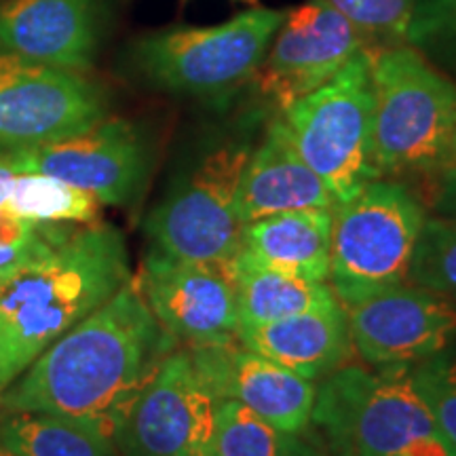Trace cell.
I'll list each match as a JSON object with an SVG mask.
<instances>
[{"label": "cell", "instance_id": "6da1fadb", "mask_svg": "<svg viewBox=\"0 0 456 456\" xmlns=\"http://www.w3.org/2000/svg\"><path fill=\"white\" fill-rule=\"evenodd\" d=\"M174 346L131 277L34 359L0 395V410L64 416L112 440L125 406Z\"/></svg>", "mask_w": 456, "mask_h": 456}, {"label": "cell", "instance_id": "7a4b0ae2", "mask_svg": "<svg viewBox=\"0 0 456 456\" xmlns=\"http://www.w3.org/2000/svg\"><path fill=\"white\" fill-rule=\"evenodd\" d=\"M129 279L125 237L108 224L72 231L49 252L0 275V336L13 380Z\"/></svg>", "mask_w": 456, "mask_h": 456}, {"label": "cell", "instance_id": "3957f363", "mask_svg": "<svg viewBox=\"0 0 456 456\" xmlns=\"http://www.w3.org/2000/svg\"><path fill=\"white\" fill-rule=\"evenodd\" d=\"M370 53L372 159L379 175L442 171L456 127V85L412 45Z\"/></svg>", "mask_w": 456, "mask_h": 456}, {"label": "cell", "instance_id": "277c9868", "mask_svg": "<svg viewBox=\"0 0 456 456\" xmlns=\"http://www.w3.org/2000/svg\"><path fill=\"white\" fill-rule=\"evenodd\" d=\"M285 11L254 7L203 28H169L131 47V66L152 87L195 98H222L252 81Z\"/></svg>", "mask_w": 456, "mask_h": 456}, {"label": "cell", "instance_id": "5b68a950", "mask_svg": "<svg viewBox=\"0 0 456 456\" xmlns=\"http://www.w3.org/2000/svg\"><path fill=\"white\" fill-rule=\"evenodd\" d=\"M252 148L245 134L224 135L171 182L146 218L155 252L180 260L235 262L243 232L235 199Z\"/></svg>", "mask_w": 456, "mask_h": 456}, {"label": "cell", "instance_id": "8992f818", "mask_svg": "<svg viewBox=\"0 0 456 456\" xmlns=\"http://www.w3.org/2000/svg\"><path fill=\"white\" fill-rule=\"evenodd\" d=\"M427 216L408 186L372 180L334 209L330 288L346 306L403 285Z\"/></svg>", "mask_w": 456, "mask_h": 456}, {"label": "cell", "instance_id": "52a82bcc", "mask_svg": "<svg viewBox=\"0 0 456 456\" xmlns=\"http://www.w3.org/2000/svg\"><path fill=\"white\" fill-rule=\"evenodd\" d=\"M372 53L359 51L326 85L296 100L283 121L300 157L338 203L380 178L372 159Z\"/></svg>", "mask_w": 456, "mask_h": 456}, {"label": "cell", "instance_id": "ba28073f", "mask_svg": "<svg viewBox=\"0 0 456 456\" xmlns=\"http://www.w3.org/2000/svg\"><path fill=\"white\" fill-rule=\"evenodd\" d=\"M410 368L368 372L340 366L326 376L317 387L311 423L322 431L330 456H393L442 433L414 389Z\"/></svg>", "mask_w": 456, "mask_h": 456}, {"label": "cell", "instance_id": "9c48e42d", "mask_svg": "<svg viewBox=\"0 0 456 456\" xmlns=\"http://www.w3.org/2000/svg\"><path fill=\"white\" fill-rule=\"evenodd\" d=\"M106 112V91L83 72L0 49V152L70 138Z\"/></svg>", "mask_w": 456, "mask_h": 456}, {"label": "cell", "instance_id": "30bf717a", "mask_svg": "<svg viewBox=\"0 0 456 456\" xmlns=\"http://www.w3.org/2000/svg\"><path fill=\"white\" fill-rule=\"evenodd\" d=\"M214 412L191 351H171L118 416L114 446L121 456H192L214 442Z\"/></svg>", "mask_w": 456, "mask_h": 456}, {"label": "cell", "instance_id": "8fae6325", "mask_svg": "<svg viewBox=\"0 0 456 456\" xmlns=\"http://www.w3.org/2000/svg\"><path fill=\"white\" fill-rule=\"evenodd\" d=\"M138 285L157 322L191 346L224 345L239 336L232 262L180 260L151 249Z\"/></svg>", "mask_w": 456, "mask_h": 456}, {"label": "cell", "instance_id": "7c38bea8", "mask_svg": "<svg viewBox=\"0 0 456 456\" xmlns=\"http://www.w3.org/2000/svg\"><path fill=\"white\" fill-rule=\"evenodd\" d=\"M17 174H43L83 188L106 205H125L140 192L148 171V148L127 121H100L70 138L0 152Z\"/></svg>", "mask_w": 456, "mask_h": 456}, {"label": "cell", "instance_id": "4fadbf2b", "mask_svg": "<svg viewBox=\"0 0 456 456\" xmlns=\"http://www.w3.org/2000/svg\"><path fill=\"white\" fill-rule=\"evenodd\" d=\"M368 41L355 26L323 0L285 11L265 60L256 70L262 94L279 110L326 85Z\"/></svg>", "mask_w": 456, "mask_h": 456}, {"label": "cell", "instance_id": "5bb4252c", "mask_svg": "<svg viewBox=\"0 0 456 456\" xmlns=\"http://www.w3.org/2000/svg\"><path fill=\"white\" fill-rule=\"evenodd\" d=\"M349 309L353 346L374 368L416 366L440 355L456 334L450 300L419 285H397Z\"/></svg>", "mask_w": 456, "mask_h": 456}, {"label": "cell", "instance_id": "9a60e30c", "mask_svg": "<svg viewBox=\"0 0 456 456\" xmlns=\"http://www.w3.org/2000/svg\"><path fill=\"white\" fill-rule=\"evenodd\" d=\"M216 402L232 399L266 423L285 431H306L317 385L235 342L188 346Z\"/></svg>", "mask_w": 456, "mask_h": 456}, {"label": "cell", "instance_id": "2e32d148", "mask_svg": "<svg viewBox=\"0 0 456 456\" xmlns=\"http://www.w3.org/2000/svg\"><path fill=\"white\" fill-rule=\"evenodd\" d=\"M102 38L100 0H0V49L85 72Z\"/></svg>", "mask_w": 456, "mask_h": 456}, {"label": "cell", "instance_id": "e0dca14e", "mask_svg": "<svg viewBox=\"0 0 456 456\" xmlns=\"http://www.w3.org/2000/svg\"><path fill=\"white\" fill-rule=\"evenodd\" d=\"M336 205L326 182L300 157L283 118H273L239 180L235 208L241 224L294 209H334Z\"/></svg>", "mask_w": 456, "mask_h": 456}, {"label": "cell", "instance_id": "ac0fdd59", "mask_svg": "<svg viewBox=\"0 0 456 456\" xmlns=\"http://www.w3.org/2000/svg\"><path fill=\"white\" fill-rule=\"evenodd\" d=\"M237 340L245 349L292 370L306 380L334 372L349 359L353 349L349 315L342 305L239 330Z\"/></svg>", "mask_w": 456, "mask_h": 456}, {"label": "cell", "instance_id": "d6986e66", "mask_svg": "<svg viewBox=\"0 0 456 456\" xmlns=\"http://www.w3.org/2000/svg\"><path fill=\"white\" fill-rule=\"evenodd\" d=\"M334 209H294L248 222L241 232L239 256L262 269L309 281H326Z\"/></svg>", "mask_w": 456, "mask_h": 456}, {"label": "cell", "instance_id": "ffe728a7", "mask_svg": "<svg viewBox=\"0 0 456 456\" xmlns=\"http://www.w3.org/2000/svg\"><path fill=\"white\" fill-rule=\"evenodd\" d=\"M239 306V330L258 328L300 313L332 309L342 302L326 281H309L262 269L237 256L232 262Z\"/></svg>", "mask_w": 456, "mask_h": 456}, {"label": "cell", "instance_id": "44dd1931", "mask_svg": "<svg viewBox=\"0 0 456 456\" xmlns=\"http://www.w3.org/2000/svg\"><path fill=\"white\" fill-rule=\"evenodd\" d=\"M214 448L218 456H330L309 431H285L232 399L216 402Z\"/></svg>", "mask_w": 456, "mask_h": 456}, {"label": "cell", "instance_id": "7402d4cb", "mask_svg": "<svg viewBox=\"0 0 456 456\" xmlns=\"http://www.w3.org/2000/svg\"><path fill=\"white\" fill-rule=\"evenodd\" d=\"M0 437L21 456H118L110 437L77 420L45 412H13Z\"/></svg>", "mask_w": 456, "mask_h": 456}, {"label": "cell", "instance_id": "603a6c76", "mask_svg": "<svg viewBox=\"0 0 456 456\" xmlns=\"http://www.w3.org/2000/svg\"><path fill=\"white\" fill-rule=\"evenodd\" d=\"M100 199L43 174H20L4 208L11 214L38 224H94L100 216Z\"/></svg>", "mask_w": 456, "mask_h": 456}, {"label": "cell", "instance_id": "cb8c5ba5", "mask_svg": "<svg viewBox=\"0 0 456 456\" xmlns=\"http://www.w3.org/2000/svg\"><path fill=\"white\" fill-rule=\"evenodd\" d=\"M410 281L456 300V220H425L410 266Z\"/></svg>", "mask_w": 456, "mask_h": 456}, {"label": "cell", "instance_id": "d4e9b609", "mask_svg": "<svg viewBox=\"0 0 456 456\" xmlns=\"http://www.w3.org/2000/svg\"><path fill=\"white\" fill-rule=\"evenodd\" d=\"M345 15L368 41L370 51L408 45L419 0H323Z\"/></svg>", "mask_w": 456, "mask_h": 456}, {"label": "cell", "instance_id": "484cf974", "mask_svg": "<svg viewBox=\"0 0 456 456\" xmlns=\"http://www.w3.org/2000/svg\"><path fill=\"white\" fill-rule=\"evenodd\" d=\"M410 379L437 429L456 450V359L437 355L425 359L410 368Z\"/></svg>", "mask_w": 456, "mask_h": 456}, {"label": "cell", "instance_id": "4316f807", "mask_svg": "<svg viewBox=\"0 0 456 456\" xmlns=\"http://www.w3.org/2000/svg\"><path fill=\"white\" fill-rule=\"evenodd\" d=\"M408 45L456 51V0H419Z\"/></svg>", "mask_w": 456, "mask_h": 456}, {"label": "cell", "instance_id": "83f0119b", "mask_svg": "<svg viewBox=\"0 0 456 456\" xmlns=\"http://www.w3.org/2000/svg\"><path fill=\"white\" fill-rule=\"evenodd\" d=\"M436 212L442 218L456 220V165L440 171V184L436 192Z\"/></svg>", "mask_w": 456, "mask_h": 456}, {"label": "cell", "instance_id": "f1b7e54d", "mask_svg": "<svg viewBox=\"0 0 456 456\" xmlns=\"http://www.w3.org/2000/svg\"><path fill=\"white\" fill-rule=\"evenodd\" d=\"M17 175L20 174H17L13 165L9 163V159L4 155H0V208H4V205H7L11 192H13Z\"/></svg>", "mask_w": 456, "mask_h": 456}, {"label": "cell", "instance_id": "f546056e", "mask_svg": "<svg viewBox=\"0 0 456 456\" xmlns=\"http://www.w3.org/2000/svg\"><path fill=\"white\" fill-rule=\"evenodd\" d=\"M13 383V376H11L9 362H7V349H4L3 336H0V395H3L4 389Z\"/></svg>", "mask_w": 456, "mask_h": 456}, {"label": "cell", "instance_id": "4dcf8cb0", "mask_svg": "<svg viewBox=\"0 0 456 456\" xmlns=\"http://www.w3.org/2000/svg\"><path fill=\"white\" fill-rule=\"evenodd\" d=\"M450 165H456V127H454V134H452V140H450V148H448V163L446 167ZM444 167V169H446Z\"/></svg>", "mask_w": 456, "mask_h": 456}, {"label": "cell", "instance_id": "1f68e13d", "mask_svg": "<svg viewBox=\"0 0 456 456\" xmlns=\"http://www.w3.org/2000/svg\"><path fill=\"white\" fill-rule=\"evenodd\" d=\"M0 456H21V454L15 452V450L11 448L9 444L3 440V437H0Z\"/></svg>", "mask_w": 456, "mask_h": 456}, {"label": "cell", "instance_id": "d6a6232c", "mask_svg": "<svg viewBox=\"0 0 456 456\" xmlns=\"http://www.w3.org/2000/svg\"><path fill=\"white\" fill-rule=\"evenodd\" d=\"M192 456H218V452H216L214 442H212V444H208V446H203L201 450H197V452Z\"/></svg>", "mask_w": 456, "mask_h": 456}, {"label": "cell", "instance_id": "836d02e7", "mask_svg": "<svg viewBox=\"0 0 456 456\" xmlns=\"http://www.w3.org/2000/svg\"><path fill=\"white\" fill-rule=\"evenodd\" d=\"M241 3H248V4H256V3H258V0H241Z\"/></svg>", "mask_w": 456, "mask_h": 456}]
</instances>
